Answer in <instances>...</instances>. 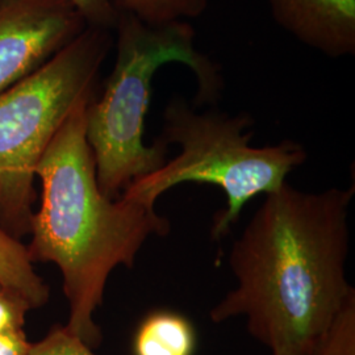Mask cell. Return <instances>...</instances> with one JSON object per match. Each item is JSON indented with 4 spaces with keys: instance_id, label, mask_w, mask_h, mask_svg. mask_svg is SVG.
I'll return each instance as SVG.
<instances>
[{
    "instance_id": "obj_14",
    "label": "cell",
    "mask_w": 355,
    "mask_h": 355,
    "mask_svg": "<svg viewBox=\"0 0 355 355\" xmlns=\"http://www.w3.org/2000/svg\"><path fill=\"white\" fill-rule=\"evenodd\" d=\"M82 15L87 26L114 31L119 13L110 0H69Z\"/></svg>"
},
{
    "instance_id": "obj_1",
    "label": "cell",
    "mask_w": 355,
    "mask_h": 355,
    "mask_svg": "<svg viewBox=\"0 0 355 355\" xmlns=\"http://www.w3.org/2000/svg\"><path fill=\"white\" fill-rule=\"evenodd\" d=\"M354 193V184L306 192L288 183L266 193L229 253L237 288L211 320L245 316L272 355L309 354L355 295L345 272Z\"/></svg>"
},
{
    "instance_id": "obj_13",
    "label": "cell",
    "mask_w": 355,
    "mask_h": 355,
    "mask_svg": "<svg viewBox=\"0 0 355 355\" xmlns=\"http://www.w3.org/2000/svg\"><path fill=\"white\" fill-rule=\"evenodd\" d=\"M31 309L32 305L20 293L0 286V333L24 330Z\"/></svg>"
},
{
    "instance_id": "obj_4",
    "label": "cell",
    "mask_w": 355,
    "mask_h": 355,
    "mask_svg": "<svg viewBox=\"0 0 355 355\" xmlns=\"http://www.w3.org/2000/svg\"><path fill=\"white\" fill-rule=\"evenodd\" d=\"M253 125L246 112L229 114L216 107L199 112L184 98H173L155 142L165 148L178 145L180 153L157 171L136 179L121 196L154 205L178 184H215L227 195V208L216 214L211 229L212 240H221L254 196L280 189L292 170L306 161L304 148L295 141L254 148Z\"/></svg>"
},
{
    "instance_id": "obj_10",
    "label": "cell",
    "mask_w": 355,
    "mask_h": 355,
    "mask_svg": "<svg viewBox=\"0 0 355 355\" xmlns=\"http://www.w3.org/2000/svg\"><path fill=\"white\" fill-rule=\"evenodd\" d=\"M117 13H128L144 24L162 26L202 16L208 0H110Z\"/></svg>"
},
{
    "instance_id": "obj_12",
    "label": "cell",
    "mask_w": 355,
    "mask_h": 355,
    "mask_svg": "<svg viewBox=\"0 0 355 355\" xmlns=\"http://www.w3.org/2000/svg\"><path fill=\"white\" fill-rule=\"evenodd\" d=\"M28 355H96L66 327H54L41 341L32 343Z\"/></svg>"
},
{
    "instance_id": "obj_3",
    "label": "cell",
    "mask_w": 355,
    "mask_h": 355,
    "mask_svg": "<svg viewBox=\"0 0 355 355\" xmlns=\"http://www.w3.org/2000/svg\"><path fill=\"white\" fill-rule=\"evenodd\" d=\"M116 60L99 99L86 112V137L95 162L99 190L119 199L139 178L165 165L167 148L144 142L145 117L152 99L153 78L164 64H186L196 76L195 107H215L223 96L220 67L196 46L189 21L162 26L144 24L119 13L114 26Z\"/></svg>"
},
{
    "instance_id": "obj_9",
    "label": "cell",
    "mask_w": 355,
    "mask_h": 355,
    "mask_svg": "<svg viewBox=\"0 0 355 355\" xmlns=\"http://www.w3.org/2000/svg\"><path fill=\"white\" fill-rule=\"evenodd\" d=\"M0 286L20 293L32 308L48 303L51 291L31 261L26 246L0 225Z\"/></svg>"
},
{
    "instance_id": "obj_7",
    "label": "cell",
    "mask_w": 355,
    "mask_h": 355,
    "mask_svg": "<svg viewBox=\"0 0 355 355\" xmlns=\"http://www.w3.org/2000/svg\"><path fill=\"white\" fill-rule=\"evenodd\" d=\"M275 23L330 58L355 54V0H267Z\"/></svg>"
},
{
    "instance_id": "obj_11",
    "label": "cell",
    "mask_w": 355,
    "mask_h": 355,
    "mask_svg": "<svg viewBox=\"0 0 355 355\" xmlns=\"http://www.w3.org/2000/svg\"><path fill=\"white\" fill-rule=\"evenodd\" d=\"M308 355H355V295L343 305Z\"/></svg>"
},
{
    "instance_id": "obj_8",
    "label": "cell",
    "mask_w": 355,
    "mask_h": 355,
    "mask_svg": "<svg viewBox=\"0 0 355 355\" xmlns=\"http://www.w3.org/2000/svg\"><path fill=\"white\" fill-rule=\"evenodd\" d=\"M196 334L189 318L157 311L141 321L133 341L135 355H193Z\"/></svg>"
},
{
    "instance_id": "obj_15",
    "label": "cell",
    "mask_w": 355,
    "mask_h": 355,
    "mask_svg": "<svg viewBox=\"0 0 355 355\" xmlns=\"http://www.w3.org/2000/svg\"><path fill=\"white\" fill-rule=\"evenodd\" d=\"M31 347L24 330L0 333V355H28Z\"/></svg>"
},
{
    "instance_id": "obj_5",
    "label": "cell",
    "mask_w": 355,
    "mask_h": 355,
    "mask_svg": "<svg viewBox=\"0 0 355 355\" xmlns=\"http://www.w3.org/2000/svg\"><path fill=\"white\" fill-rule=\"evenodd\" d=\"M112 32L87 26L35 73L0 94V225L29 233L38 161L79 102L94 96Z\"/></svg>"
},
{
    "instance_id": "obj_2",
    "label": "cell",
    "mask_w": 355,
    "mask_h": 355,
    "mask_svg": "<svg viewBox=\"0 0 355 355\" xmlns=\"http://www.w3.org/2000/svg\"><path fill=\"white\" fill-rule=\"evenodd\" d=\"M83 99L54 135L38 161L41 204L31 220V261L57 265L69 302L66 329L89 346L102 343L94 321L104 290L117 266L133 267L152 236H167L170 221L154 205L107 198L99 190L94 155L86 137Z\"/></svg>"
},
{
    "instance_id": "obj_6",
    "label": "cell",
    "mask_w": 355,
    "mask_h": 355,
    "mask_svg": "<svg viewBox=\"0 0 355 355\" xmlns=\"http://www.w3.org/2000/svg\"><path fill=\"white\" fill-rule=\"evenodd\" d=\"M86 28L69 0H0V94L46 64Z\"/></svg>"
}]
</instances>
